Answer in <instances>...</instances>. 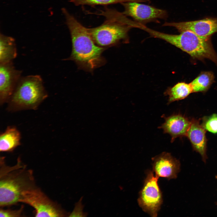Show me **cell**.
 <instances>
[{
	"label": "cell",
	"mask_w": 217,
	"mask_h": 217,
	"mask_svg": "<svg viewBox=\"0 0 217 217\" xmlns=\"http://www.w3.org/2000/svg\"><path fill=\"white\" fill-rule=\"evenodd\" d=\"M71 36L72 50L68 59L74 61L80 68L92 71L104 64L102 53L105 48L97 45L88 29L81 24L65 8L61 9Z\"/></svg>",
	"instance_id": "1"
},
{
	"label": "cell",
	"mask_w": 217,
	"mask_h": 217,
	"mask_svg": "<svg viewBox=\"0 0 217 217\" xmlns=\"http://www.w3.org/2000/svg\"><path fill=\"white\" fill-rule=\"evenodd\" d=\"M20 159L14 166H7L2 163L1 166L0 206L14 205L21 199L25 190L34 187L32 171L26 168Z\"/></svg>",
	"instance_id": "2"
},
{
	"label": "cell",
	"mask_w": 217,
	"mask_h": 217,
	"mask_svg": "<svg viewBox=\"0 0 217 217\" xmlns=\"http://www.w3.org/2000/svg\"><path fill=\"white\" fill-rule=\"evenodd\" d=\"M105 10L101 14L106 18L103 23L99 26L87 28L95 43L105 48L121 42H127L128 33L132 28L125 22L126 16L114 9Z\"/></svg>",
	"instance_id": "3"
},
{
	"label": "cell",
	"mask_w": 217,
	"mask_h": 217,
	"mask_svg": "<svg viewBox=\"0 0 217 217\" xmlns=\"http://www.w3.org/2000/svg\"><path fill=\"white\" fill-rule=\"evenodd\" d=\"M152 35L153 37L163 40L179 48L193 58L200 60L208 59L217 65V54L210 37H202L189 30L175 35L154 30Z\"/></svg>",
	"instance_id": "4"
},
{
	"label": "cell",
	"mask_w": 217,
	"mask_h": 217,
	"mask_svg": "<svg viewBox=\"0 0 217 217\" xmlns=\"http://www.w3.org/2000/svg\"><path fill=\"white\" fill-rule=\"evenodd\" d=\"M48 96L39 75L21 77L8 102L10 112L36 109Z\"/></svg>",
	"instance_id": "5"
},
{
	"label": "cell",
	"mask_w": 217,
	"mask_h": 217,
	"mask_svg": "<svg viewBox=\"0 0 217 217\" xmlns=\"http://www.w3.org/2000/svg\"><path fill=\"white\" fill-rule=\"evenodd\" d=\"M19 202L33 207L36 217L69 216L67 212L60 206L49 198L40 189L35 186L24 191Z\"/></svg>",
	"instance_id": "6"
},
{
	"label": "cell",
	"mask_w": 217,
	"mask_h": 217,
	"mask_svg": "<svg viewBox=\"0 0 217 217\" xmlns=\"http://www.w3.org/2000/svg\"><path fill=\"white\" fill-rule=\"evenodd\" d=\"M159 177L153 171H147L146 177L140 193L138 203L145 212L152 217H156L162 202V195L158 184Z\"/></svg>",
	"instance_id": "7"
},
{
	"label": "cell",
	"mask_w": 217,
	"mask_h": 217,
	"mask_svg": "<svg viewBox=\"0 0 217 217\" xmlns=\"http://www.w3.org/2000/svg\"><path fill=\"white\" fill-rule=\"evenodd\" d=\"M140 3L129 2L121 3L124 8L122 13L144 25L150 22H159L158 19L166 20L168 18L166 10Z\"/></svg>",
	"instance_id": "8"
},
{
	"label": "cell",
	"mask_w": 217,
	"mask_h": 217,
	"mask_svg": "<svg viewBox=\"0 0 217 217\" xmlns=\"http://www.w3.org/2000/svg\"><path fill=\"white\" fill-rule=\"evenodd\" d=\"M22 71L12 62L0 64V104L8 102L20 79Z\"/></svg>",
	"instance_id": "9"
},
{
	"label": "cell",
	"mask_w": 217,
	"mask_h": 217,
	"mask_svg": "<svg viewBox=\"0 0 217 217\" xmlns=\"http://www.w3.org/2000/svg\"><path fill=\"white\" fill-rule=\"evenodd\" d=\"M162 26L174 27L180 33L189 30L200 36L210 37L217 33V17L179 22H165Z\"/></svg>",
	"instance_id": "10"
},
{
	"label": "cell",
	"mask_w": 217,
	"mask_h": 217,
	"mask_svg": "<svg viewBox=\"0 0 217 217\" xmlns=\"http://www.w3.org/2000/svg\"><path fill=\"white\" fill-rule=\"evenodd\" d=\"M156 176L170 179L176 178L180 169V163L169 153L164 152L152 159Z\"/></svg>",
	"instance_id": "11"
},
{
	"label": "cell",
	"mask_w": 217,
	"mask_h": 217,
	"mask_svg": "<svg viewBox=\"0 0 217 217\" xmlns=\"http://www.w3.org/2000/svg\"><path fill=\"white\" fill-rule=\"evenodd\" d=\"M164 122L159 127L165 133L169 134L173 142L178 137L186 136L191 123V120L180 114L164 117Z\"/></svg>",
	"instance_id": "12"
},
{
	"label": "cell",
	"mask_w": 217,
	"mask_h": 217,
	"mask_svg": "<svg viewBox=\"0 0 217 217\" xmlns=\"http://www.w3.org/2000/svg\"><path fill=\"white\" fill-rule=\"evenodd\" d=\"M206 130L199 120L194 118L191 120V123L186 136L190 141L193 149L201 156L205 163L207 159L206 154L207 141Z\"/></svg>",
	"instance_id": "13"
},
{
	"label": "cell",
	"mask_w": 217,
	"mask_h": 217,
	"mask_svg": "<svg viewBox=\"0 0 217 217\" xmlns=\"http://www.w3.org/2000/svg\"><path fill=\"white\" fill-rule=\"evenodd\" d=\"M20 134L14 126H9L0 136L1 152H11L20 144Z\"/></svg>",
	"instance_id": "14"
},
{
	"label": "cell",
	"mask_w": 217,
	"mask_h": 217,
	"mask_svg": "<svg viewBox=\"0 0 217 217\" xmlns=\"http://www.w3.org/2000/svg\"><path fill=\"white\" fill-rule=\"evenodd\" d=\"M17 55V49L14 38L0 33V64L12 62Z\"/></svg>",
	"instance_id": "15"
},
{
	"label": "cell",
	"mask_w": 217,
	"mask_h": 217,
	"mask_svg": "<svg viewBox=\"0 0 217 217\" xmlns=\"http://www.w3.org/2000/svg\"><path fill=\"white\" fill-rule=\"evenodd\" d=\"M193 93L190 84L183 82L178 83L172 87H168L164 93L165 95L168 97V104L184 99Z\"/></svg>",
	"instance_id": "16"
},
{
	"label": "cell",
	"mask_w": 217,
	"mask_h": 217,
	"mask_svg": "<svg viewBox=\"0 0 217 217\" xmlns=\"http://www.w3.org/2000/svg\"><path fill=\"white\" fill-rule=\"evenodd\" d=\"M214 76L210 71H203L191 81L190 84L193 92H205L214 82Z\"/></svg>",
	"instance_id": "17"
},
{
	"label": "cell",
	"mask_w": 217,
	"mask_h": 217,
	"mask_svg": "<svg viewBox=\"0 0 217 217\" xmlns=\"http://www.w3.org/2000/svg\"><path fill=\"white\" fill-rule=\"evenodd\" d=\"M76 6L88 5L94 6L97 5H106L118 3H122L127 2H145L149 0H69Z\"/></svg>",
	"instance_id": "18"
},
{
	"label": "cell",
	"mask_w": 217,
	"mask_h": 217,
	"mask_svg": "<svg viewBox=\"0 0 217 217\" xmlns=\"http://www.w3.org/2000/svg\"><path fill=\"white\" fill-rule=\"evenodd\" d=\"M201 125L206 131L214 134H217V114H213L204 116L203 118Z\"/></svg>",
	"instance_id": "19"
},
{
	"label": "cell",
	"mask_w": 217,
	"mask_h": 217,
	"mask_svg": "<svg viewBox=\"0 0 217 217\" xmlns=\"http://www.w3.org/2000/svg\"><path fill=\"white\" fill-rule=\"evenodd\" d=\"M83 197H81L78 201L75 203L73 210L70 213L69 217H84L87 216L88 213L83 211L84 205L82 203Z\"/></svg>",
	"instance_id": "20"
},
{
	"label": "cell",
	"mask_w": 217,
	"mask_h": 217,
	"mask_svg": "<svg viewBox=\"0 0 217 217\" xmlns=\"http://www.w3.org/2000/svg\"><path fill=\"white\" fill-rule=\"evenodd\" d=\"M24 206H21L18 209H4L1 208L0 210V217H17L22 216Z\"/></svg>",
	"instance_id": "21"
},
{
	"label": "cell",
	"mask_w": 217,
	"mask_h": 217,
	"mask_svg": "<svg viewBox=\"0 0 217 217\" xmlns=\"http://www.w3.org/2000/svg\"><path fill=\"white\" fill-rule=\"evenodd\" d=\"M215 178H216V179L217 180V175H216L215 176Z\"/></svg>",
	"instance_id": "22"
}]
</instances>
